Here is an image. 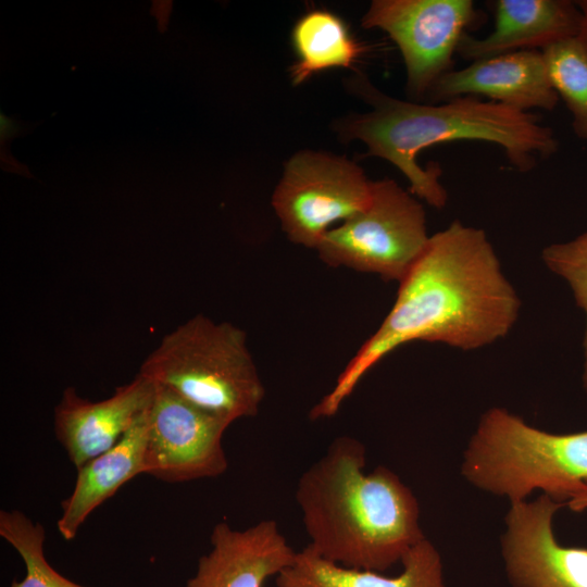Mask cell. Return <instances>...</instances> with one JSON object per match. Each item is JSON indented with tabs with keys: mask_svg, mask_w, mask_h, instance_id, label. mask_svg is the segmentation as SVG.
Masks as SVG:
<instances>
[{
	"mask_svg": "<svg viewBox=\"0 0 587 587\" xmlns=\"http://www.w3.org/2000/svg\"><path fill=\"white\" fill-rule=\"evenodd\" d=\"M394 577L328 561L305 546L275 577L277 587H444L441 558L424 538L402 560Z\"/></svg>",
	"mask_w": 587,
	"mask_h": 587,
	"instance_id": "obj_16",
	"label": "cell"
},
{
	"mask_svg": "<svg viewBox=\"0 0 587 587\" xmlns=\"http://www.w3.org/2000/svg\"><path fill=\"white\" fill-rule=\"evenodd\" d=\"M483 96L519 111H552L559 101L538 50H520L474 61L452 70L438 79L428 92L434 102L459 97Z\"/></svg>",
	"mask_w": 587,
	"mask_h": 587,
	"instance_id": "obj_12",
	"label": "cell"
},
{
	"mask_svg": "<svg viewBox=\"0 0 587 587\" xmlns=\"http://www.w3.org/2000/svg\"><path fill=\"white\" fill-rule=\"evenodd\" d=\"M550 82L572 115V127L587 142V52L577 38L541 50Z\"/></svg>",
	"mask_w": 587,
	"mask_h": 587,
	"instance_id": "obj_19",
	"label": "cell"
},
{
	"mask_svg": "<svg viewBox=\"0 0 587 587\" xmlns=\"http://www.w3.org/2000/svg\"><path fill=\"white\" fill-rule=\"evenodd\" d=\"M291 37L298 55L290 70L295 85L324 70L349 67L362 51L344 21L329 11L314 10L302 15Z\"/></svg>",
	"mask_w": 587,
	"mask_h": 587,
	"instance_id": "obj_17",
	"label": "cell"
},
{
	"mask_svg": "<svg viewBox=\"0 0 587 587\" xmlns=\"http://www.w3.org/2000/svg\"><path fill=\"white\" fill-rule=\"evenodd\" d=\"M0 536L16 550L26 569L25 576L14 579L10 587H87L66 578L51 566L43 550V526L23 512L0 511Z\"/></svg>",
	"mask_w": 587,
	"mask_h": 587,
	"instance_id": "obj_18",
	"label": "cell"
},
{
	"mask_svg": "<svg viewBox=\"0 0 587 587\" xmlns=\"http://www.w3.org/2000/svg\"><path fill=\"white\" fill-rule=\"evenodd\" d=\"M495 26L484 38L463 35L457 49L464 60L480 59L520 51L541 50L576 38L582 12L571 0H498Z\"/></svg>",
	"mask_w": 587,
	"mask_h": 587,
	"instance_id": "obj_14",
	"label": "cell"
},
{
	"mask_svg": "<svg viewBox=\"0 0 587 587\" xmlns=\"http://www.w3.org/2000/svg\"><path fill=\"white\" fill-rule=\"evenodd\" d=\"M562 505L544 494L511 503L502 555L514 587H587V548L563 546L553 534Z\"/></svg>",
	"mask_w": 587,
	"mask_h": 587,
	"instance_id": "obj_10",
	"label": "cell"
},
{
	"mask_svg": "<svg viewBox=\"0 0 587 587\" xmlns=\"http://www.w3.org/2000/svg\"><path fill=\"white\" fill-rule=\"evenodd\" d=\"M149 408L113 448L77 470L73 491L61 502L62 513L57 522L63 539H75L82 525L98 507L128 480L143 474Z\"/></svg>",
	"mask_w": 587,
	"mask_h": 587,
	"instance_id": "obj_15",
	"label": "cell"
},
{
	"mask_svg": "<svg viewBox=\"0 0 587 587\" xmlns=\"http://www.w3.org/2000/svg\"><path fill=\"white\" fill-rule=\"evenodd\" d=\"M22 132L20 123L7 116L3 111H0V139L1 145L12 139L15 135Z\"/></svg>",
	"mask_w": 587,
	"mask_h": 587,
	"instance_id": "obj_21",
	"label": "cell"
},
{
	"mask_svg": "<svg viewBox=\"0 0 587 587\" xmlns=\"http://www.w3.org/2000/svg\"><path fill=\"white\" fill-rule=\"evenodd\" d=\"M566 504L574 512L587 510V480L584 482L582 489L574 495Z\"/></svg>",
	"mask_w": 587,
	"mask_h": 587,
	"instance_id": "obj_22",
	"label": "cell"
},
{
	"mask_svg": "<svg viewBox=\"0 0 587 587\" xmlns=\"http://www.w3.org/2000/svg\"><path fill=\"white\" fill-rule=\"evenodd\" d=\"M365 85L360 84L361 91L373 110L349 121L344 136L362 140L370 155L394 164L410 182V192L437 209L445 207L447 192L438 180L439 165L423 168L417 163V154L427 147L455 140L490 142L501 147L520 172L533 170L538 159L558 150L553 130L536 114L471 96L421 104Z\"/></svg>",
	"mask_w": 587,
	"mask_h": 587,
	"instance_id": "obj_3",
	"label": "cell"
},
{
	"mask_svg": "<svg viewBox=\"0 0 587 587\" xmlns=\"http://www.w3.org/2000/svg\"><path fill=\"white\" fill-rule=\"evenodd\" d=\"M153 394L154 384L140 373L100 401L65 388L54 408V434L76 470L113 448L150 407Z\"/></svg>",
	"mask_w": 587,
	"mask_h": 587,
	"instance_id": "obj_11",
	"label": "cell"
},
{
	"mask_svg": "<svg viewBox=\"0 0 587 587\" xmlns=\"http://www.w3.org/2000/svg\"><path fill=\"white\" fill-rule=\"evenodd\" d=\"M478 21L471 0H374L362 26L379 28L396 42L405 65L408 93L422 98L453 70L461 38Z\"/></svg>",
	"mask_w": 587,
	"mask_h": 587,
	"instance_id": "obj_8",
	"label": "cell"
},
{
	"mask_svg": "<svg viewBox=\"0 0 587 587\" xmlns=\"http://www.w3.org/2000/svg\"><path fill=\"white\" fill-rule=\"evenodd\" d=\"M429 237L422 204L395 180L372 182L369 204L329 229L315 248L329 266L374 273L400 282Z\"/></svg>",
	"mask_w": 587,
	"mask_h": 587,
	"instance_id": "obj_6",
	"label": "cell"
},
{
	"mask_svg": "<svg viewBox=\"0 0 587 587\" xmlns=\"http://www.w3.org/2000/svg\"><path fill=\"white\" fill-rule=\"evenodd\" d=\"M582 12V23L577 35V40L587 52V0L575 1Z\"/></svg>",
	"mask_w": 587,
	"mask_h": 587,
	"instance_id": "obj_23",
	"label": "cell"
},
{
	"mask_svg": "<svg viewBox=\"0 0 587 587\" xmlns=\"http://www.w3.org/2000/svg\"><path fill=\"white\" fill-rule=\"evenodd\" d=\"M461 471L475 487L511 503L541 490L564 504L587 480V430L548 433L492 408L471 437Z\"/></svg>",
	"mask_w": 587,
	"mask_h": 587,
	"instance_id": "obj_4",
	"label": "cell"
},
{
	"mask_svg": "<svg viewBox=\"0 0 587 587\" xmlns=\"http://www.w3.org/2000/svg\"><path fill=\"white\" fill-rule=\"evenodd\" d=\"M154 384V383H153ZM230 425L154 384L143 474L166 483L214 478L228 467L223 436Z\"/></svg>",
	"mask_w": 587,
	"mask_h": 587,
	"instance_id": "obj_9",
	"label": "cell"
},
{
	"mask_svg": "<svg viewBox=\"0 0 587 587\" xmlns=\"http://www.w3.org/2000/svg\"><path fill=\"white\" fill-rule=\"evenodd\" d=\"M542 260L553 273L570 284L576 303L587 316V232L571 241L547 247L542 251ZM584 350L583 385L587 390V327Z\"/></svg>",
	"mask_w": 587,
	"mask_h": 587,
	"instance_id": "obj_20",
	"label": "cell"
},
{
	"mask_svg": "<svg viewBox=\"0 0 587 587\" xmlns=\"http://www.w3.org/2000/svg\"><path fill=\"white\" fill-rule=\"evenodd\" d=\"M210 545L184 587H263L296 554L274 520L245 529L220 522L212 529Z\"/></svg>",
	"mask_w": 587,
	"mask_h": 587,
	"instance_id": "obj_13",
	"label": "cell"
},
{
	"mask_svg": "<svg viewBox=\"0 0 587 587\" xmlns=\"http://www.w3.org/2000/svg\"><path fill=\"white\" fill-rule=\"evenodd\" d=\"M364 445L339 436L299 477L308 547L334 563L385 572L425 538L419 502L387 467L366 473Z\"/></svg>",
	"mask_w": 587,
	"mask_h": 587,
	"instance_id": "obj_2",
	"label": "cell"
},
{
	"mask_svg": "<svg viewBox=\"0 0 587 587\" xmlns=\"http://www.w3.org/2000/svg\"><path fill=\"white\" fill-rule=\"evenodd\" d=\"M139 373L230 424L255 416L265 395L245 332L202 314L165 335Z\"/></svg>",
	"mask_w": 587,
	"mask_h": 587,
	"instance_id": "obj_5",
	"label": "cell"
},
{
	"mask_svg": "<svg viewBox=\"0 0 587 587\" xmlns=\"http://www.w3.org/2000/svg\"><path fill=\"white\" fill-rule=\"evenodd\" d=\"M372 180L354 162L325 152L300 151L286 163L272 205L288 238L315 249L329 226L370 202Z\"/></svg>",
	"mask_w": 587,
	"mask_h": 587,
	"instance_id": "obj_7",
	"label": "cell"
},
{
	"mask_svg": "<svg viewBox=\"0 0 587 587\" xmlns=\"http://www.w3.org/2000/svg\"><path fill=\"white\" fill-rule=\"evenodd\" d=\"M399 283L388 315L312 408L310 419L335 415L362 377L402 345L421 340L477 349L504 337L520 310L486 233L459 221L429 237Z\"/></svg>",
	"mask_w": 587,
	"mask_h": 587,
	"instance_id": "obj_1",
	"label": "cell"
}]
</instances>
